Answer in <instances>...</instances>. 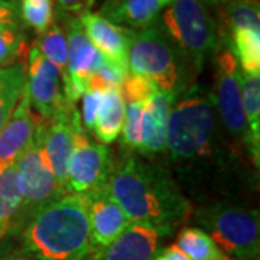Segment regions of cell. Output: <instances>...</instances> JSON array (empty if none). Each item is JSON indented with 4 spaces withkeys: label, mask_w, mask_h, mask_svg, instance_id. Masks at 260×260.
<instances>
[{
    "label": "cell",
    "mask_w": 260,
    "mask_h": 260,
    "mask_svg": "<svg viewBox=\"0 0 260 260\" xmlns=\"http://www.w3.org/2000/svg\"><path fill=\"white\" fill-rule=\"evenodd\" d=\"M211 90L194 83L174 103L168 119L165 152L178 178L197 189L221 177L239 160L230 142L223 139Z\"/></svg>",
    "instance_id": "6da1fadb"
},
{
    "label": "cell",
    "mask_w": 260,
    "mask_h": 260,
    "mask_svg": "<svg viewBox=\"0 0 260 260\" xmlns=\"http://www.w3.org/2000/svg\"><path fill=\"white\" fill-rule=\"evenodd\" d=\"M107 189L130 223L148 224L168 236L194 213L171 171L136 156L114 164Z\"/></svg>",
    "instance_id": "7a4b0ae2"
},
{
    "label": "cell",
    "mask_w": 260,
    "mask_h": 260,
    "mask_svg": "<svg viewBox=\"0 0 260 260\" xmlns=\"http://www.w3.org/2000/svg\"><path fill=\"white\" fill-rule=\"evenodd\" d=\"M23 251L37 260H85L93 251L84 197L67 194L41 208L22 232Z\"/></svg>",
    "instance_id": "3957f363"
},
{
    "label": "cell",
    "mask_w": 260,
    "mask_h": 260,
    "mask_svg": "<svg viewBox=\"0 0 260 260\" xmlns=\"http://www.w3.org/2000/svg\"><path fill=\"white\" fill-rule=\"evenodd\" d=\"M129 74L143 75L162 93L178 100L194 84V67L156 22L135 30L129 49Z\"/></svg>",
    "instance_id": "277c9868"
},
{
    "label": "cell",
    "mask_w": 260,
    "mask_h": 260,
    "mask_svg": "<svg viewBox=\"0 0 260 260\" xmlns=\"http://www.w3.org/2000/svg\"><path fill=\"white\" fill-rule=\"evenodd\" d=\"M158 22L200 74L218 49L215 19L207 5L203 0H171Z\"/></svg>",
    "instance_id": "5b68a950"
},
{
    "label": "cell",
    "mask_w": 260,
    "mask_h": 260,
    "mask_svg": "<svg viewBox=\"0 0 260 260\" xmlns=\"http://www.w3.org/2000/svg\"><path fill=\"white\" fill-rule=\"evenodd\" d=\"M192 214L198 224L208 230L207 234L223 253L236 259H259L260 218L257 210L220 201Z\"/></svg>",
    "instance_id": "8992f818"
},
{
    "label": "cell",
    "mask_w": 260,
    "mask_h": 260,
    "mask_svg": "<svg viewBox=\"0 0 260 260\" xmlns=\"http://www.w3.org/2000/svg\"><path fill=\"white\" fill-rule=\"evenodd\" d=\"M44 132L45 120L41 121L30 145L16 160L18 181L22 192V207L16 217L18 225H22L23 221L26 224L29 218L41 208L67 195L58 185L48 160L44 148Z\"/></svg>",
    "instance_id": "52a82bcc"
},
{
    "label": "cell",
    "mask_w": 260,
    "mask_h": 260,
    "mask_svg": "<svg viewBox=\"0 0 260 260\" xmlns=\"http://www.w3.org/2000/svg\"><path fill=\"white\" fill-rule=\"evenodd\" d=\"M214 61V88L211 91L217 116L236 155L243 160L242 150H246L247 123L243 110L242 91L239 83L240 68L232 49L218 47Z\"/></svg>",
    "instance_id": "ba28073f"
},
{
    "label": "cell",
    "mask_w": 260,
    "mask_h": 260,
    "mask_svg": "<svg viewBox=\"0 0 260 260\" xmlns=\"http://www.w3.org/2000/svg\"><path fill=\"white\" fill-rule=\"evenodd\" d=\"M114 169L112 150L106 145L91 142L87 132L80 129L67 167V181L73 194L85 195L109 184Z\"/></svg>",
    "instance_id": "9c48e42d"
},
{
    "label": "cell",
    "mask_w": 260,
    "mask_h": 260,
    "mask_svg": "<svg viewBox=\"0 0 260 260\" xmlns=\"http://www.w3.org/2000/svg\"><path fill=\"white\" fill-rule=\"evenodd\" d=\"M28 65L26 95L29 104L42 120L47 121L71 102L65 99L59 70L41 54L35 44L29 48Z\"/></svg>",
    "instance_id": "30bf717a"
},
{
    "label": "cell",
    "mask_w": 260,
    "mask_h": 260,
    "mask_svg": "<svg viewBox=\"0 0 260 260\" xmlns=\"http://www.w3.org/2000/svg\"><path fill=\"white\" fill-rule=\"evenodd\" d=\"M80 129L84 127L75 103H68L64 109L45 121L44 148L56 182L67 194H73L67 181V167L74 150L77 132Z\"/></svg>",
    "instance_id": "8fae6325"
},
{
    "label": "cell",
    "mask_w": 260,
    "mask_h": 260,
    "mask_svg": "<svg viewBox=\"0 0 260 260\" xmlns=\"http://www.w3.org/2000/svg\"><path fill=\"white\" fill-rule=\"evenodd\" d=\"M64 19L68 44V84L64 87V94L68 102L77 103L87 91L90 75L102 68L106 61L88 41L80 19L68 16Z\"/></svg>",
    "instance_id": "7c38bea8"
},
{
    "label": "cell",
    "mask_w": 260,
    "mask_h": 260,
    "mask_svg": "<svg viewBox=\"0 0 260 260\" xmlns=\"http://www.w3.org/2000/svg\"><path fill=\"white\" fill-rule=\"evenodd\" d=\"M78 19L88 41L104 61L129 73V49L135 30L114 25L100 13L93 12H87Z\"/></svg>",
    "instance_id": "4fadbf2b"
},
{
    "label": "cell",
    "mask_w": 260,
    "mask_h": 260,
    "mask_svg": "<svg viewBox=\"0 0 260 260\" xmlns=\"http://www.w3.org/2000/svg\"><path fill=\"white\" fill-rule=\"evenodd\" d=\"M83 197L87 207L93 250L106 247L129 227L130 220L112 198L107 185Z\"/></svg>",
    "instance_id": "5bb4252c"
},
{
    "label": "cell",
    "mask_w": 260,
    "mask_h": 260,
    "mask_svg": "<svg viewBox=\"0 0 260 260\" xmlns=\"http://www.w3.org/2000/svg\"><path fill=\"white\" fill-rule=\"evenodd\" d=\"M167 233L143 223H130L120 236L102 249H94L85 260H155L159 242Z\"/></svg>",
    "instance_id": "9a60e30c"
},
{
    "label": "cell",
    "mask_w": 260,
    "mask_h": 260,
    "mask_svg": "<svg viewBox=\"0 0 260 260\" xmlns=\"http://www.w3.org/2000/svg\"><path fill=\"white\" fill-rule=\"evenodd\" d=\"M41 121L42 119L32 110L25 91L8 123L0 130V172L16 164L30 145Z\"/></svg>",
    "instance_id": "2e32d148"
},
{
    "label": "cell",
    "mask_w": 260,
    "mask_h": 260,
    "mask_svg": "<svg viewBox=\"0 0 260 260\" xmlns=\"http://www.w3.org/2000/svg\"><path fill=\"white\" fill-rule=\"evenodd\" d=\"M177 102L172 95L156 90L146 103L142 120V139L139 152L152 158L165 152L169 113Z\"/></svg>",
    "instance_id": "e0dca14e"
},
{
    "label": "cell",
    "mask_w": 260,
    "mask_h": 260,
    "mask_svg": "<svg viewBox=\"0 0 260 260\" xmlns=\"http://www.w3.org/2000/svg\"><path fill=\"white\" fill-rule=\"evenodd\" d=\"M171 0H104L100 15L114 25L140 30L156 23Z\"/></svg>",
    "instance_id": "ac0fdd59"
},
{
    "label": "cell",
    "mask_w": 260,
    "mask_h": 260,
    "mask_svg": "<svg viewBox=\"0 0 260 260\" xmlns=\"http://www.w3.org/2000/svg\"><path fill=\"white\" fill-rule=\"evenodd\" d=\"M215 25L218 47L230 48L232 34L237 29H260L259 0H227L217 6Z\"/></svg>",
    "instance_id": "d6986e66"
},
{
    "label": "cell",
    "mask_w": 260,
    "mask_h": 260,
    "mask_svg": "<svg viewBox=\"0 0 260 260\" xmlns=\"http://www.w3.org/2000/svg\"><path fill=\"white\" fill-rule=\"evenodd\" d=\"M240 91H242L243 110L247 123V140L246 150L250 155L254 167L259 168L260 155V73L239 74Z\"/></svg>",
    "instance_id": "ffe728a7"
},
{
    "label": "cell",
    "mask_w": 260,
    "mask_h": 260,
    "mask_svg": "<svg viewBox=\"0 0 260 260\" xmlns=\"http://www.w3.org/2000/svg\"><path fill=\"white\" fill-rule=\"evenodd\" d=\"M124 121V100L119 88L102 94L93 133L102 145H109L120 136Z\"/></svg>",
    "instance_id": "44dd1931"
},
{
    "label": "cell",
    "mask_w": 260,
    "mask_h": 260,
    "mask_svg": "<svg viewBox=\"0 0 260 260\" xmlns=\"http://www.w3.org/2000/svg\"><path fill=\"white\" fill-rule=\"evenodd\" d=\"M28 71L23 62L0 68V130L26 91Z\"/></svg>",
    "instance_id": "7402d4cb"
},
{
    "label": "cell",
    "mask_w": 260,
    "mask_h": 260,
    "mask_svg": "<svg viewBox=\"0 0 260 260\" xmlns=\"http://www.w3.org/2000/svg\"><path fill=\"white\" fill-rule=\"evenodd\" d=\"M22 207V192L16 164L0 172V234L2 237L15 223Z\"/></svg>",
    "instance_id": "603a6c76"
},
{
    "label": "cell",
    "mask_w": 260,
    "mask_h": 260,
    "mask_svg": "<svg viewBox=\"0 0 260 260\" xmlns=\"http://www.w3.org/2000/svg\"><path fill=\"white\" fill-rule=\"evenodd\" d=\"M230 49L242 73H260V29H237L230 38Z\"/></svg>",
    "instance_id": "cb8c5ba5"
},
{
    "label": "cell",
    "mask_w": 260,
    "mask_h": 260,
    "mask_svg": "<svg viewBox=\"0 0 260 260\" xmlns=\"http://www.w3.org/2000/svg\"><path fill=\"white\" fill-rule=\"evenodd\" d=\"M175 246L189 260H223L225 257L213 239L198 227H184L178 233Z\"/></svg>",
    "instance_id": "d4e9b609"
},
{
    "label": "cell",
    "mask_w": 260,
    "mask_h": 260,
    "mask_svg": "<svg viewBox=\"0 0 260 260\" xmlns=\"http://www.w3.org/2000/svg\"><path fill=\"white\" fill-rule=\"evenodd\" d=\"M35 45L41 51V54L59 70L64 88L68 84V44L64 29L58 23H52L45 32L38 37Z\"/></svg>",
    "instance_id": "484cf974"
},
{
    "label": "cell",
    "mask_w": 260,
    "mask_h": 260,
    "mask_svg": "<svg viewBox=\"0 0 260 260\" xmlns=\"http://www.w3.org/2000/svg\"><path fill=\"white\" fill-rule=\"evenodd\" d=\"M26 48V35L20 22L0 25V68L20 62Z\"/></svg>",
    "instance_id": "4316f807"
},
{
    "label": "cell",
    "mask_w": 260,
    "mask_h": 260,
    "mask_svg": "<svg viewBox=\"0 0 260 260\" xmlns=\"http://www.w3.org/2000/svg\"><path fill=\"white\" fill-rule=\"evenodd\" d=\"M20 20L37 30L38 35L45 32L54 23V0H19Z\"/></svg>",
    "instance_id": "83f0119b"
},
{
    "label": "cell",
    "mask_w": 260,
    "mask_h": 260,
    "mask_svg": "<svg viewBox=\"0 0 260 260\" xmlns=\"http://www.w3.org/2000/svg\"><path fill=\"white\" fill-rule=\"evenodd\" d=\"M148 102H124V121L121 143L130 150H139L142 139V120L143 110Z\"/></svg>",
    "instance_id": "f1b7e54d"
},
{
    "label": "cell",
    "mask_w": 260,
    "mask_h": 260,
    "mask_svg": "<svg viewBox=\"0 0 260 260\" xmlns=\"http://www.w3.org/2000/svg\"><path fill=\"white\" fill-rule=\"evenodd\" d=\"M158 87L143 75L129 74L121 85L120 91L124 102H149Z\"/></svg>",
    "instance_id": "f546056e"
},
{
    "label": "cell",
    "mask_w": 260,
    "mask_h": 260,
    "mask_svg": "<svg viewBox=\"0 0 260 260\" xmlns=\"http://www.w3.org/2000/svg\"><path fill=\"white\" fill-rule=\"evenodd\" d=\"M81 99H83V110L80 113L81 124L84 130H88L90 133H93L97 112L102 102V94L95 93V91H85Z\"/></svg>",
    "instance_id": "4dcf8cb0"
},
{
    "label": "cell",
    "mask_w": 260,
    "mask_h": 260,
    "mask_svg": "<svg viewBox=\"0 0 260 260\" xmlns=\"http://www.w3.org/2000/svg\"><path fill=\"white\" fill-rule=\"evenodd\" d=\"M55 3L61 16L80 18L84 13L90 12L95 0H55Z\"/></svg>",
    "instance_id": "1f68e13d"
},
{
    "label": "cell",
    "mask_w": 260,
    "mask_h": 260,
    "mask_svg": "<svg viewBox=\"0 0 260 260\" xmlns=\"http://www.w3.org/2000/svg\"><path fill=\"white\" fill-rule=\"evenodd\" d=\"M20 22V2L0 0V25Z\"/></svg>",
    "instance_id": "d6a6232c"
},
{
    "label": "cell",
    "mask_w": 260,
    "mask_h": 260,
    "mask_svg": "<svg viewBox=\"0 0 260 260\" xmlns=\"http://www.w3.org/2000/svg\"><path fill=\"white\" fill-rule=\"evenodd\" d=\"M155 260H189L188 256L182 250H179L175 244L169 246V247H165L162 250L158 251Z\"/></svg>",
    "instance_id": "836d02e7"
},
{
    "label": "cell",
    "mask_w": 260,
    "mask_h": 260,
    "mask_svg": "<svg viewBox=\"0 0 260 260\" xmlns=\"http://www.w3.org/2000/svg\"><path fill=\"white\" fill-rule=\"evenodd\" d=\"M0 260H37L34 257H30L28 254H10V256H6V257H2Z\"/></svg>",
    "instance_id": "e575fe53"
},
{
    "label": "cell",
    "mask_w": 260,
    "mask_h": 260,
    "mask_svg": "<svg viewBox=\"0 0 260 260\" xmlns=\"http://www.w3.org/2000/svg\"><path fill=\"white\" fill-rule=\"evenodd\" d=\"M205 5H211V6H220V5H223L225 3L227 0H203Z\"/></svg>",
    "instance_id": "d590c367"
},
{
    "label": "cell",
    "mask_w": 260,
    "mask_h": 260,
    "mask_svg": "<svg viewBox=\"0 0 260 260\" xmlns=\"http://www.w3.org/2000/svg\"><path fill=\"white\" fill-rule=\"evenodd\" d=\"M223 260H230V259H229V257H224V259Z\"/></svg>",
    "instance_id": "8d00e7d4"
},
{
    "label": "cell",
    "mask_w": 260,
    "mask_h": 260,
    "mask_svg": "<svg viewBox=\"0 0 260 260\" xmlns=\"http://www.w3.org/2000/svg\"><path fill=\"white\" fill-rule=\"evenodd\" d=\"M250 260H259V259H250Z\"/></svg>",
    "instance_id": "74e56055"
},
{
    "label": "cell",
    "mask_w": 260,
    "mask_h": 260,
    "mask_svg": "<svg viewBox=\"0 0 260 260\" xmlns=\"http://www.w3.org/2000/svg\"><path fill=\"white\" fill-rule=\"evenodd\" d=\"M0 239H2V234H0Z\"/></svg>",
    "instance_id": "f35d334b"
},
{
    "label": "cell",
    "mask_w": 260,
    "mask_h": 260,
    "mask_svg": "<svg viewBox=\"0 0 260 260\" xmlns=\"http://www.w3.org/2000/svg\"><path fill=\"white\" fill-rule=\"evenodd\" d=\"M95 2H97V0H95Z\"/></svg>",
    "instance_id": "ab89813d"
}]
</instances>
